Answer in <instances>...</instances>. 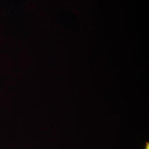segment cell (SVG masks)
I'll list each match as a JSON object with an SVG mask.
<instances>
[{"instance_id":"1","label":"cell","mask_w":149,"mask_h":149,"mask_svg":"<svg viewBox=\"0 0 149 149\" xmlns=\"http://www.w3.org/2000/svg\"><path fill=\"white\" fill-rule=\"evenodd\" d=\"M145 149H149V144L148 142H146V146Z\"/></svg>"}]
</instances>
